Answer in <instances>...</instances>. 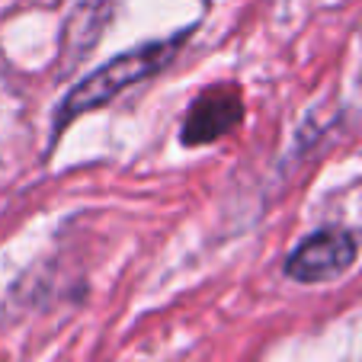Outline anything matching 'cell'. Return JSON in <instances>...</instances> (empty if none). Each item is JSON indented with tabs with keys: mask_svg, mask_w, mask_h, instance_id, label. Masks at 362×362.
Here are the masks:
<instances>
[{
	"mask_svg": "<svg viewBox=\"0 0 362 362\" xmlns=\"http://www.w3.org/2000/svg\"><path fill=\"white\" fill-rule=\"evenodd\" d=\"M244 119V96L231 83H218L209 87L192 100L189 112L183 122V141L186 144H212L218 138L231 135Z\"/></svg>",
	"mask_w": 362,
	"mask_h": 362,
	"instance_id": "cell-3",
	"label": "cell"
},
{
	"mask_svg": "<svg viewBox=\"0 0 362 362\" xmlns=\"http://www.w3.org/2000/svg\"><path fill=\"white\" fill-rule=\"evenodd\" d=\"M180 45H183V35H173V39H164V42H148V45L132 48L125 55L106 62L100 71H93L90 77H83L81 83H74V87L68 90L62 110H58L55 129L62 132L64 125L74 122L77 116H83V112H90V110H100V106H106L110 100H116L122 90L135 87V83L154 77L158 71H164L167 64L177 58Z\"/></svg>",
	"mask_w": 362,
	"mask_h": 362,
	"instance_id": "cell-1",
	"label": "cell"
},
{
	"mask_svg": "<svg viewBox=\"0 0 362 362\" xmlns=\"http://www.w3.org/2000/svg\"><path fill=\"white\" fill-rule=\"evenodd\" d=\"M356 238L349 231L340 228H327L317 231L311 238H305L286 260V273L288 279L315 286V282H327L337 279L340 273H346L356 260Z\"/></svg>",
	"mask_w": 362,
	"mask_h": 362,
	"instance_id": "cell-2",
	"label": "cell"
}]
</instances>
